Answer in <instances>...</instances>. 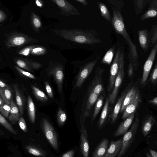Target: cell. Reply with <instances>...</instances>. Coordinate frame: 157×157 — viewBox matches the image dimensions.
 Masks as SVG:
<instances>
[{
	"instance_id": "cb8c5ba5",
	"label": "cell",
	"mask_w": 157,
	"mask_h": 157,
	"mask_svg": "<svg viewBox=\"0 0 157 157\" xmlns=\"http://www.w3.org/2000/svg\"><path fill=\"white\" fill-rule=\"evenodd\" d=\"M109 143L108 139H104L95 149L93 157H104L107 152Z\"/></svg>"
},
{
	"instance_id": "ffe728a7",
	"label": "cell",
	"mask_w": 157,
	"mask_h": 157,
	"mask_svg": "<svg viewBox=\"0 0 157 157\" xmlns=\"http://www.w3.org/2000/svg\"><path fill=\"white\" fill-rule=\"evenodd\" d=\"M138 35L140 44L143 50L146 52L150 48L148 29L140 30Z\"/></svg>"
},
{
	"instance_id": "6f0895ef",
	"label": "cell",
	"mask_w": 157,
	"mask_h": 157,
	"mask_svg": "<svg viewBox=\"0 0 157 157\" xmlns=\"http://www.w3.org/2000/svg\"><path fill=\"white\" fill-rule=\"evenodd\" d=\"M146 156L147 157H152L148 153H146Z\"/></svg>"
},
{
	"instance_id": "d6a6232c",
	"label": "cell",
	"mask_w": 157,
	"mask_h": 157,
	"mask_svg": "<svg viewBox=\"0 0 157 157\" xmlns=\"http://www.w3.org/2000/svg\"><path fill=\"white\" fill-rule=\"evenodd\" d=\"M97 4L101 16L108 21L110 22L111 20L110 14L106 5L100 2H98Z\"/></svg>"
},
{
	"instance_id": "ab89813d",
	"label": "cell",
	"mask_w": 157,
	"mask_h": 157,
	"mask_svg": "<svg viewBox=\"0 0 157 157\" xmlns=\"http://www.w3.org/2000/svg\"><path fill=\"white\" fill-rule=\"evenodd\" d=\"M150 81L154 86L157 84V61L151 74Z\"/></svg>"
},
{
	"instance_id": "52a82bcc",
	"label": "cell",
	"mask_w": 157,
	"mask_h": 157,
	"mask_svg": "<svg viewBox=\"0 0 157 157\" xmlns=\"http://www.w3.org/2000/svg\"><path fill=\"white\" fill-rule=\"evenodd\" d=\"M157 53V43L153 47L144 65L143 73L140 82V85L142 87L146 84Z\"/></svg>"
},
{
	"instance_id": "680465c9",
	"label": "cell",
	"mask_w": 157,
	"mask_h": 157,
	"mask_svg": "<svg viewBox=\"0 0 157 157\" xmlns=\"http://www.w3.org/2000/svg\"><path fill=\"white\" fill-rule=\"evenodd\" d=\"M8 157H15L14 156H8Z\"/></svg>"
},
{
	"instance_id": "8d00e7d4",
	"label": "cell",
	"mask_w": 157,
	"mask_h": 157,
	"mask_svg": "<svg viewBox=\"0 0 157 157\" xmlns=\"http://www.w3.org/2000/svg\"><path fill=\"white\" fill-rule=\"evenodd\" d=\"M104 96L101 95L97 100L93 116V121L98 115L102 106Z\"/></svg>"
},
{
	"instance_id": "f35d334b",
	"label": "cell",
	"mask_w": 157,
	"mask_h": 157,
	"mask_svg": "<svg viewBox=\"0 0 157 157\" xmlns=\"http://www.w3.org/2000/svg\"><path fill=\"white\" fill-rule=\"evenodd\" d=\"M11 107L10 105L5 103L2 105L0 106V112L1 114L5 117L7 118L10 113Z\"/></svg>"
},
{
	"instance_id": "ba28073f",
	"label": "cell",
	"mask_w": 157,
	"mask_h": 157,
	"mask_svg": "<svg viewBox=\"0 0 157 157\" xmlns=\"http://www.w3.org/2000/svg\"><path fill=\"white\" fill-rule=\"evenodd\" d=\"M99 57L85 64L80 70L77 77L74 88H80L92 71Z\"/></svg>"
},
{
	"instance_id": "30bf717a",
	"label": "cell",
	"mask_w": 157,
	"mask_h": 157,
	"mask_svg": "<svg viewBox=\"0 0 157 157\" xmlns=\"http://www.w3.org/2000/svg\"><path fill=\"white\" fill-rule=\"evenodd\" d=\"M104 71V69L100 67H97L90 89L93 92L98 96L104 91L101 77Z\"/></svg>"
},
{
	"instance_id": "836d02e7",
	"label": "cell",
	"mask_w": 157,
	"mask_h": 157,
	"mask_svg": "<svg viewBox=\"0 0 157 157\" xmlns=\"http://www.w3.org/2000/svg\"><path fill=\"white\" fill-rule=\"evenodd\" d=\"M148 0H135L133 1L135 11L136 14L140 13L148 3Z\"/></svg>"
},
{
	"instance_id": "6da1fadb",
	"label": "cell",
	"mask_w": 157,
	"mask_h": 157,
	"mask_svg": "<svg viewBox=\"0 0 157 157\" xmlns=\"http://www.w3.org/2000/svg\"><path fill=\"white\" fill-rule=\"evenodd\" d=\"M112 9L113 12L112 25L116 32L121 35L128 44L129 50L128 57L133 64L134 70L136 71L139 65L136 47L128 33L121 13L114 7H112Z\"/></svg>"
},
{
	"instance_id": "db71d44e",
	"label": "cell",
	"mask_w": 157,
	"mask_h": 157,
	"mask_svg": "<svg viewBox=\"0 0 157 157\" xmlns=\"http://www.w3.org/2000/svg\"><path fill=\"white\" fill-rule=\"evenodd\" d=\"M5 19V15L3 13L0 11V22H1L3 21Z\"/></svg>"
},
{
	"instance_id": "d6986e66",
	"label": "cell",
	"mask_w": 157,
	"mask_h": 157,
	"mask_svg": "<svg viewBox=\"0 0 157 157\" xmlns=\"http://www.w3.org/2000/svg\"><path fill=\"white\" fill-rule=\"evenodd\" d=\"M16 63L20 67L30 71L38 69L41 67V65L39 63L30 61L26 59H17Z\"/></svg>"
},
{
	"instance_id": "bcb514c9",
	"label": "cell",
	"mask_w": 157,
	"mask_h": 157,
	"mask_svg": "<svg viewBox=\"0 0 157 157\" xmlns=\"http://www.w3.org/2000/svg\"><path fill=\"white\" fill-rule=\"evenodd\" d=\"M75 154L74 150H71L63 154L61 157H74Z\"/></svg>"
},
{
	"instance_id": "8992f818",
	"label": "cell",
	"mask_w": 157,
	"mask_h": 157,
	"mask_svg": "<svg viewBox=\"0 0 157 157\" xmlns=\"http://www.w3.org/2000/svg\"><path fill=\"white\" fill-rule=\"evenodd\" d=\"M123 52L122 49L121 48L118 49L114 60L111 66L109 82L108 87V90L109 92L113 89L115 81L119 68L121 55Z\"/></svg>"
},
{
	"instance_id": "603a6c76",
	"label": "cell",
	"mask_w": 157,
	"mask_h": 157,
	"mask_svg": "<svg viewBox=\"0 0 157 157\" xmlns=\"http://www.w3.org/2000/svg\"><path fill=\"white\" fill-rule=\"evenodd\" d=\"M25 148L28 153L35 157H45L47 155L44 150L32 144L26 145Z\"/></svg>"
},
{
	"instance_id": "277c9868",
	"label": "cell",
	"mask_w": 157,
	"mask_h": 157,
	"mask_svg": "<svg viewBox=\"0 0 157 157\" xmlns=\"http://www.w3.org/2000/svg\"><path fill=\"white\" fill-rule=\"evenodd\" d=\"M41 125L43 132L47 140L56 150L59 149V141L57 133L54 128L46 118L42 119Z\"/></svg>"
},
{
	"instance_id": "7a4b0ae2",
	"label": "cell",
	"mask_w": 157,
	"mask_h": 157,
	"mask_svg": "<svg viewBox=\"0 0 157 157\" xmlns=\"http://www.w3.org/2000/svg\"><path fill=\"white\" fill-rule=\"evenodd\" d=\"M59 34L66 40L78 43L93 45L101 42L91 30L63 29L60 30Z\"/></svg>"
},
{
	"instance_id": "7402d4cb",
	"label": "cell",
	"mask_w": 157,
	"mask_h": 157,
	"mask_svg": "<svg viewBox=\"0 0 157 157\" xmlns=\"http://www.w3.org/2000/svg\"><path fill=\"white\" fill-rule=\"evenodd\" d=\"M139 90L138 84L134 85L129 89L123 101L120 110L121 112L124 111L127 106L134 98Z\"/></svg>"
},
{
	"instance_id": "ac0fdd59",
	"label": "cell",
	"mask_w": 157,
	"mask_h": 157,
	"mask_svg": "<svg viewBox=\"0 0 157 157\" xmlns=\"http://www.w3.org/2000/svg\"><path fill=\"white\" fill-rule=\"evenodd\" d=\"M157 122L152 115H149L143 121L141 131L144 136L148 135L151 130L153 126Z\"/></svg>"
},
{
	"instance_id": "f5cc1de1",
	"label": "cell",
	"mask_w": 157,
	"mask_h": 157,
	"mask_svg": "<svg viewBox=\"0 0 157 157\" xmlns=\"http://www.w3.org/2000/svg\"><path fill=\"white\" fill-rule=\"evenodd\" d=\"M149 151L150 155L152 157H157V152L151 149H149Z\"/></svg>"
},
{
	"instance_id": "4fadbf2b",
	"label": "cell",
	"mask_w": 157,
	"mask_h": 157,
	"mask_svg": "<svg viewBox=\"0 0 157 157\" xmlns=\"http://www.w3.org/2000/svg\"><path fill=\"white\" fill-rule=\"evenodd\" d=\"M48 76L52 75L57 84L59 92L62 91V86L64 77L63 69L61 66H56L48 73Z\"/></svg>"
},
{
	"instance_id": "7c38bea8",
	"label": "cell",
	"mask_w": 157,
	"mask_h": 157,
	"mask_svg": "<svg viewBox=\"0 0 157 157\" xmlns=\"http://www.w3.org/2000/svg\"><path fill=\"white\" fill-rule=\"evenodd\" d=\"M80 149L83 157H88L89 146L88 140V135L86 126L83 123L80 125Z\"/></svg>"
},
{
	"instance_id": "74e56055",
	"label": "cell",
	"mask_w": 157,
	"mask_h": 157,
	"mask_svg": "<svg viewBox=\"0 0 157 157\" xmlns=\"http://www.w3.org/2000/svg\"><path fill=\"white\" fill-rule=\"evenodd\" d=\"M114 49L113 47L106 52L102 60L103 63L108 64H110L114 55Z\"/></svg>"
},
{
	"instance_id": "7dc6e473",
	"label": "cell",
	"mask_w": 157,
	"mask_h": 157,
	"mask_svg": "<svg viewBox=\"0 0 157 157\" xmlns=\"http://www.w3.org/2000/svg\"><path fill=\"white\" fill-rule=\"evenodd\" d=\"M30 49L31 48H27L20 51L19 53L24 55L27 56L29 54Z\"/></svg>"
},
{
	"instance_id": "44dd1931",
	"label": "cell",
	"mask_w": 157,
	"mask_h": 157,
	"mask_svg": "<svg viewBox=\"0 0 157 157\" xmlns=\"http://www.w3.org/2000/svg\"><path fill=\"white\" fill-rule=\"evenodd\" d=\"M129 85L122 93L115 105L111 117V121L112 122H115L117 118L118 114L120 111L124 98L129 90Z\"/></svg>"
},
{
	"instance_id": "f6af8a7d",
	"label": "cell",
	"mask_w": 157,
	"mask_h": 157,
	"mask_svg": "<svg viewBox=\"0 0 157 157\" xmlns=\"http://www.w3.org/2000/svg\"><path fill=\"white\" fill-rule=\"evenodd\" d=\"M32 22L34 27L36 28H39L41 26V24L40 20L36 16L33 17Z\"/></svg>"
},
{
	"instance_id": "b9f144b4",
	"label": "cell",
	"mask_w": 157,
	"mask_h": 157,
	"mask_svg": "<svg viewBox=\"0 0 157 157\" xmlns=\"http://www.w3.org/2000/svg\"><path fill=\"white\" fill-rule=\"evenodd\" d=\"M18 124L20 128L23 132H27V125L25 121L22 117H20L18 121Z\"/></svg>"
},
{
	"instance_id": "9f6ffc18",
	"label": "cell",
	"mask_w": 157,
	"mask_h": 157,
	"mask_svg": "<svg viewBox=\"0 0 157 157\" xmlns=\"http://www.w3.org/2000/svg\"><path fill=\"white\" fill-rule=\"evenodd\" d=\"M36 3L37 6L41 7L42 6V4L39 1L36 0Z\"/></svg>"
},
{
	"instance_id": "8fae6325",
	"label": "cell",
	"mask_w": 157,
	"mask_h": 157,
	"mask_svg": "<svg viewBox=\"0 0 157 157\" xmlns=\"http://www.w3.org/2000/svg\"><path fill=\"white\" fill-rule=\"evenodd\" d=\"M141 102L142 98L139 90L134 98L124 110L122 116V119H125L130 115L135 112L136 110Z\"/></svg>"
},
{
	"instance_id": "816d5d0a",
	"label": "cell",
	"mask_w": 157,
	"mask_h": 157,
	"mask_svg": "<svg viewBox=\"0 0 157 157\" xmlns=\"http://www.w3.org/2000/svg\"><path fill=\"white\" fill-rule=\"evenodd\" d=\"M75 1L80 3L83 6H86L89 5L88 2L86 0H75Z\"/></svg>"
},
{
	"instance_id": "c3c4849f",
	"label": "cell",
	"mask_w": 157,
	"mask_h": 157,
	"mask_svg": "<svg viewBox=\"0 0 157 157\" xmlns=\"http://www.w3.org/2000/svg\"><path fill=\"white\" fill-rule=\"evenodd\" d=\"M43 49L41 48L37 47L34 48L32 50V53L35 54H40L43 51Z\"/></svg>"
},
{
	"instance_id": "d590c367",
	"label": "cell",
	"mask_w": 157,
	"mask_h": 157,
	"mask_svg": "<svg viewBox=\"0 0 157 157\" xmlns=\"http://www.w3.org/2000/svg\"><path fill=\"white\" fill-rule=\"evenodd\" d=\"M57 116L58 125L60 126L63 125L67 118V116L65 112L59 108L58 110Z\"/></svg>"
},
{
	"instance_id": "7bdbcfd3",
	"label": "cell",
	"mask_w": 157,
	"mask_h": 157,
	"mask_svg": "<svg viewBox=\"0 0 157 157\" xmlns=\"http://www.w3.org/2000/svg\"><path fill=\"white\" fill-rule=\"evenodd\" d=\"M134 67L132 62L130 61L128 64V77L131 79H132L134 76Z\"/></svg>"
},
{
	"instance_id": "91938a15",
	"label": "cell",
	"mask_w": 157,
	"mask_h": 157,
	"mask_svg": "<svg viewBox=\"0 0 157 157\" xmlns=\"http://www.w3.org/2000/svg\"><path fill=\"white\" fill-rule=\"evenodd\" d=\"M155 142V143L157 144V140Z\"/></svg>"
},
{
	"instance_id": "f907efd6",
	"label": "cell",
	"mask_w": 157,
	"mask_h": 157,
	"mask_svg": "<svg viewBox=\"0 0 157 157\" xmlns=\"http://www.w3.org/2000/svg\"><path fill=\"white\" fill-rule=\"evenodd\" d=\"M149 103L152 105H157V97H155L153 99L149 100Z\"/></svg>"
},
{
	"instance_id": "3957f363",
	"label": "cell",
	"mask_w": 157,
	"mask_h": 157,
	"mask_svg": "<svg viewBox=\"0 0 157 157\" xmlns=\"http://www.w3.org/2000/svg\"><path fill=\"white\" fill-rule=\"evenodd\" d=\"M140 123V118L136 114L135 120L131 128L122 138V146L117 157H121L127 151L135 140Z\"/></svg>"
},
{
	"instance_id": "9a60e30c",
	"label": "cell",
	"mask_w": 157,
	"mask_h": 157,
	"mask_svg": "<svg viewBox=\"0 0 157 157\" xmlns=\"http://www.w3.org/2000/svg\"><path fill=\"white\" fill-rule=\"evenodd\" d=\"M122 138L112 141L104 157H116L119 154L122 146Z\"/></svg>"
},
{
	"instance_id": "e575fe53",
	"label": "cell",
	"mask_w": 157,
	"mask_h": 157,
	"mask_svg": "<svg viewBox=\"0 0 157 157\" xmlns=\"http://www.w3.org/2000/svg\"><path fill=\"white\" fill-rule=\"evenodd\" d=\"M0 123L6 129L14 135L17 134V131L14 129L11 125L2 115L0 114Z\"/></svg>"
},
{
	"instance_id": "83f0119b",
	"label": "cell",
	"mask_w": 157,
	"mask_h": 157,
	"mask_svg": "<svg viewBox=\"0 0 157 157\" xmlns=\"http://www.w3.org/2000/svg\"><path fill=\"white\" fill-rule=\"evenodd\" d=\"M27 105L29 117L31 123L33 124L35 120V107L34 102L30 96L28 97Z\"/></svg>"
},
{
	"instance_id": "f546056e",
	"label": "cell",
	"mask_w": 157,
	"mask_h": 157,
	"mask_svg": "<svg viewBox=\"0 0 157 157\" xmlns=\"http://www.w3.org/2000/svg\"><path fill=\"white\" fill-rule=\"evenodd\" d=\"M109 103V98L108 97L105 100V105L102 109L99 118L98 122V127L99 128L101 127L106 119L108 112Z\"/></svg>"
},
{
	"instance_id": "681fc988",
	"label": "cell",
	"mask_w": 157,
	"mask_h": 157,
	"mask_svg": "<svg viewBox=\"0 0 157 157\" xmlns=\"http://www.w3.org/2000/svg\"><path fill=\"white\" fill-rule=\"evenodd\" d=\"M10 86L8 84H7L1 80L0 81V87L2 88H8Z\"/></svg>"
},
{
	"instance_id": "60d3db41",
	"label": "cell",
	"mask_w": 157,
	"mask_h": 157,
	"mask_svg": "<svg viewBox=\"0 0 157 157\" xmlns=\"http://www.w3.org/2000/svg\"><path fill=\"white\" fill-rule=\"evenodd\" d=\"M14 68L19 74L22 76L27 78H30L34 79L36 78L34 76L29 72L24 71L21 68L16 66H14Z\"/></svg>"
},
{
	"instance_id": "ee69618b",
	"label": "cell",
	"mask_w": 157,
	"mask_h": 157,
	"mask_svg": "<svg viewBox=\"0 0 157 157\" xmlns=\"http://www.w3.org/2000/svg\"><path fill=\"white\" fill-rule=\"evenodd\" d=\"M45 85L47 93L49 96L51 98L53 97V93L49 84L47 81H45Z\"/></svg>"
},
{
	"instance_id": "9c48e42d",
	"label": "cell",
	"mask_w": 157,
	"mask_h": 157,
	"mask_svg": "<svg viewBox=\"0 0 157 157\" xmlns=\"http://www.w3.org/2000/svg\"><path fill=\"white\" fill-rule=\"evenodd\" d=\"M59 7L61 11V13L69 16L71 15H80L78 10L68 2L64 0H52Z\"/></svg>"
},
{
	"instance_id": "5bb4252c",
	"label": "cell",
	"mask_w": 157,
	"mask_h": 157,
	"mask_svg": "<svg viewBox=\"0 0 157 157\" xmlns=\"http://www.w3.org/2000/svg\"><path fill=\"white\" fill-rule=\"evenodd\" d=\"M135 112L134 113L122 122L113 134L114 136L124 135L128 132V130L133 120Z\"/></svg>"
},
{
	"instance_id": "1f68e13d",
	"label": "cell",
	"mask_w": 157,
	"mask_h": 157,
	"mask_svg": "<svg viewBox=\"0 0 157 157\" xmlns=\"http://www.w3.org/2000/svg\"><path fill=\"white\" fill-rule=\"evenodd\" d=\"M31 86L34 96L37 100L44 102L48 100V97L43 91L33 85Z\"/></svg>"
},
{
	"instance_id": "484cf974",
	"label": "cell",
	"mask_w": 157,
	"mask_h": 157,
	"mask_svg": "<svg viewBox=\"0 0 157 157\" xmlns=\"http://www.w3.org/2000/svg\"><path fill=\"white\" fill-rule=\"evenodd\" d=\"M99 96L90 90V94L87 99L85 110L84 113V117H86L88 116L91 108L97 100Z\"/></svg>"
},
{
	"instance_id": "4316f807",
	"label": "cell",
	"mask_w": 157,
	"mask_h": 157,
	"mask_svg": "<svg viewBox=\"0 0 157 157\" xmlns=\"http://www.w3.org/2000/svg\"><path fill=\"white\" fill-rule=\"evenodd\" d=\"M0 95L5 103L10 105L13 100V93L10 86L5 88L0 87Z\"/></svg>"
},
{
	"instance_id": "2e32d148",
	"label": "cell",
	"mask_w": 157,
	"mask_h": 157,
	"mask_svg": "<svg viewBox=\"0 0 157 157\" xmlns=\"http://www.w3.org/2000/svg\"><path fill=\"white\" fill-rule=\"evenodd\" d=\"M148 8L141 16V21L157 16V0H148Z\"/></svg>"
},
{
	"instance_id": "e0dca14e",
	"label": "cell",
	"mask_w": 157,
	"mask_h": 157,
	"mask_svg": "<svg viewBox=\"0 0 157 157\" xmlns=\"http://www.w3.org/2000/svg\"><path fill=\"white\" fill-rule=\"evenodd\" d=\"M13 86L15 94L17 104L18 107L20 114L22 115L23 114L25 98L21 91L18 83H14Z\"/></svg>"
},
{
	"instance_id": "4dcf8cb0",
	"label": "cell",
	"mask_w": 157,
	"mask_h": 157,
	"mask_svg": "<svg viewBox=\"0 0 157 157\" xmlns=\"http://www.w3.org/2000/svg\"><path fill=\"white\" fill-rule=\"evenodd\" d=\"M27 41L26 38L22 36H16L11 38L9 40V45L10 46H17L21 45Z\"/></svg>"
},
{
	"instance_id": "11a10c76",
	"label": "cell",
	"mask_w": 157,
	"mask_h": 157,
	"mask_svg": "<svg viewBox=\"0 0 157 157\" xmlns=\"http://www.w3.org/2000/svg\"><path fill=\"white\" fill-rule=\"evenodd\" d=\"M5 103L2 98L0 96V106L2 105Z\"/></svg>"
},
{
	"instance_id": "f1b7e54d",
	"label": "cell",
	"mask_w": 157,
	"mask_h": 157,
	"mask_svg": "<svg viewBox=\"0 0 157 157\" xmlns=\"http://www.w3.org/2000/svg\"><path fill=\"white\" fill-rule=\"evenodd\" d=\"M149 40L150 48L153 47L157 43V22L149 32Z\"/></svg>"
},
{
	"instance_id": "d4e9b609",
	"label": "cell",
	"mask_w": 157,
	"mask_h": 157,
	"mask_svg": "<svg viewBox=\"0 0 157 157\" xmlns=\"http://www.w3.org/2000/svg\"><path fill=\"white\" fill-rule=\"evenodd\" d=\"M10 105L11 110L9 116V119L12 124H15L18 121L20 118V112L18 105L13 100L11 101Z\"/></svg>"
},
{
	"instance_id": "5b68a950",
	"label": "cell",
	"mask_w": 157,
	"mask_h": 157,
	"mask_svg": "<svg viewBox=\"0 0 157 157\" xmlns=\"http://www.w3.org/2000/svg\"><path fill=\"white\" fill-rule=\"evenodd\" d=\"M124 53L123 52L121 55L119 68L115 81L113 88L109 97V103L111 104L114 103L116 99L119 88L124 78Z\"/></svg>"
}]
</instances>
